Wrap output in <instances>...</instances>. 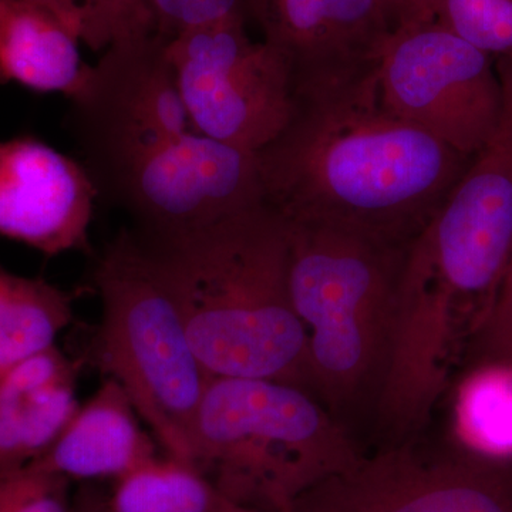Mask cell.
I'll return each mask as SVG.
<instances>
[{"label": "cell", "instance_id": "obj_1", "mask_svg": "<svg viewBox=\"0 0 512 512\" xmlns=\"http://www.w3.org/2000/svg\"><path fill=\"white\" fill-rule=\"evenodd\" d=\"M266 205L286 221L412 244L471 158L384 106L375 74L293 97L284 130L256 151Z\"/></svg>", "mask_w": 512, "mask_h": 512}, {"label": "cell", "instance_id": "obj_2", "mask_svg": "<svg viewBox=\"0 0 512 512\" xmlns=\"http://www.w3.org/2000/svg\"><path fill=\"white\" fill-rule=\"evenodd\" d=\"M138 237L156 255L208 375L274 380L311 392L281 214L262 202L187 234Z\"/></svg>", "mask_w": 512, "mask_h": 512}, {"label": "cell", "instance_id": "obj_3", "mask_svg": "<svg viewBox=\"0 0 512 512\" xmlns=\"http://www.w3.org/2000/svg\"><path fill=\"white\" fill-rule=\"evenodd\" d=\"M286 222L289 292L305 329L311 392L346 406L379 389L412 244Z\"/></svg>", "mask_w": 512, "mask_h": 512}, {"label": "cell", "instance_id": "obj_4", "mask_svg": "<svg viewBox=\"0 0 512 512\" xmlns=\"http://www.w3.org/2000/svg\"><path fill=\"white\" fill-rule=\"evenodd\" d=\"M357 457L309 390L274 380L211 377L192 429V466L232 503L266 512H293Z\"/></svg>", "mask_w": 512, "mask_h": 512}, {"label": "cell", "instance_id": "obj_5", "mask_svg": "<svg viewBox=\"0 0 512 512\" xmlns=\"http://www.w3.org/2000/svg\"><path fill=\"white\" fill-rule=\"evenodd\" d=\"M101 320L97 355L123 387L164 456L192 466V429L211 376L146 242L121 229L93 271Z\"/></svg>", "mask_w": 512, "mask_h": 512}, {"label": "cell", "instance_id": "obj_6", "mask_svg": "<svg viewBox=\"0 0 512 512\" xmlns=\"http://www.w3.org/2000/svg\"><path fill=\"white\" fill-rule=\"evenodd\" d=\"M373 74L387 109L463 156H476L500 120L497 60L436 19L394 29Z\"/></svg>", "mask_w": 512, "mask_h": 512}, {"label": "cell", "instance_id": "obj_7", "mask_svg": "<svg viewBox=\"0 0 512 512\" xmlns=\"http://www.w3.org/2000/svg\"><path fill=\"white\" fill-rule=\"evenodd\" d=\"M158 32L101 52L69 97L67 116L79 158L94 187L167 141L190 131L170 57Z\"/></svg>", "mask_w": 512, "mask_h": 512}, {"label": "cell", "instance_id": "obj_8", "mask_svg": "<svg viewBox=\"0 0 512 512\" xmlns=\"http://www.w3.org/2000/svg\"><path fill=\"white\" fill-rule=\"evenodd\" d=\"M242 22L185 30L168 42L178 92L195 133L241 150L264 148L293 109L288 67Z\"/></svg>", "mask_w": 512, "mask_h": 512}, {"label": "cell", "instance_id": "obj_9", "mask_svg": "<svg viewBox=\"0 0 512 512\" xmlns=\"http://www.w3.org/2000/svg\"><path fill=\"white\" fill-rule=\"evenodd\" d=\"M497 69L503 84L497 127L414 239L430 271L487 315L512 252V57L497 60Z\"/></svg>", "mask_w": 512, "mask_h": 512}, {"label": "cell", "instance_id": "obj_10", "mask_svg": "<svg viewBox=\"0 0 512 512\" xmlns=\"http://www.w3.org/2000/svg\"><path fill=\"white\" fill-rule=\"evenodd\" d=\"M96 191L144 238L187 234L265 202L255 153L195 131L131 161Z\"/></svg>", "mask_w": 512, "mask_h": 512}, {"label": "cell", "instance_id": "obj_11", "mask_svg": "<svg viewBox=\"0 0 512 512\" xmlns=\"http://www.w3.org/2000/svg\"><path fill=\"white\" fill-rule=\"evenodd\" d=\"M293 512H512V463L464 451L421 456L403 444L357 457L306 490Z\"/></svg>", "mask_w": 512, "mask_h": 512}, {"label": "cell", "instance_id": "obj_12", "mask_svg": "<svg viewBox=\"0 0 512 512\" xmlns=\"http://www.w3.org/2000/svg\"><path fill=\"white\" fill-rule=\"evenodd\" d=\"M256 26L288 67L295 96L370 76L396 29L380 0H262Z\"/></svg>", "mask_w": 512, "mask_h": 512}, {"label": "cell", "instance_id": "obj_13", "mask_svg": "<svg viewBox=\"0 0 512 512\" xmlns=\"http://www.w3.org/2000/svg\"><path fill=\"white\" fill-rule=\"evenodd\" d=\"M99 200L77 158L33 137L0 143V235L46 256L90 249Z\"/></svg>", "mask_w": 512, "mask_h": 512}, {"label": "cell", "instance_id": "obj_14", "mask_svg": "<svg viewBox=\"0 0 512 512\" xmlns=\"http://www.w3.org/2000/svg\"><path fill=\"white\" fill-rule=\"evenodd\" d=\"M130 397L107 377L30 468L67 480L124 476L157 456V441L144 429Z\"/></svg>", "mask_w": 512, "mask_h": 512}, {"label": "cell", "instance_id": "obj_15", "mask_svg": "<svg viewBox=\"0 0 512 512\" xmlns=\"http://www.w3.org/2000/svg\"><path fill=\"white\" fill-rule=\"evenodd\" d=\"M77 363L47 349L0 376V480L55 443L80 406Z\"/></svg>", "mask_w": 512, "mask_h": 512}, {"label": "cell", "instance_id": "obj_16", "mask_svg": "<svg viewBox=\"0 0 512 512\" xmlns=\"http://www.w3.org/2000/svg\"><path fill=\"white\" fill-rule=\"evenodd\" d=\"M63 0H0V83L72 97L89 64Z\"/></svg>", "mask_w": 512, "mask_h": 512}, {"label": "cell", "instance_id": "obj_17", "mask_svg": "<svg viewBox=\"0 0 512 512\" xmlns=\"http://www.w3.org/2000/svg\"><path fill=\"white\" fill-rule=\"evenodd\" d=\"M451 429L461 451L512 463V363L481 360L457 384Z\"/></svg>", "mask_w": 512, "mask_h": 512}, {"label": "cell", "instance_id": "obj_18", "mask_svg": "<svg viewBox=\"0 0 512 512\" xmlns=\"http://www.w3.org/2000/svg\"><path fill=\"white\" fill-rule=\"evenodd\" d=\"M72 320V293L42 278L0 271V376L55 348Z\"/></svg>", "mask_w": 512, "mask_h": 512}, {"label": "cell", "instance_id": "obj_19", "mask_svg": "<svg viewBox=\"0 0 512 512\" xmlns=\"http://www.w3.org/2000/svg\"><path fill=\"white\" fill-rule=\"evenodd\" d=\"M232 501L198 468L154 456L114 480L111 512H225Z\"/></svg>", "mask_w": 512, "mask_h": 512}, {"label": "cell", "instance_id": "obj_20", "mask_svg": "<svg viewBox=\"0 0 512 512\" xmlns=\"http://www.w3.org/2000/svg\"><path fill=\"white\" fill-rule=\"evenodd\" d=\"M440 25L494 60L512 57V0H431Z\"/></svg>", "mask_w": 512, "mask_h": 512}, {"label": "cell", "instance_id": "obj_21", "mask_svg": "<svg viewBox=\"0 0 512 512\" xmlns=\"http://www.w3.org/2000/svg\"><path fill=\"white\" fill-rule=\"evenodd\" d=\"M72 13L82 45L94 52L131 37L157 32L148 0H63Z\"/></svg>", "mask_w": 512, "mask_h": 512}, {"label": "cell", "instance_id": "obj_22", "mask_svg": "<svg viewBox=\"0 0 512 512\" xmlns=\"http://www.w3.org/2000/svg\"><path fill=\"white\" fill-rule=\"evenodd\" d=\"M157 32L168 40L185 30L220 22L258 23L262 0H148Z\"/></svg>", "mask_w": 512, "mask_h": 512}, {"label": "cell", "instance_id": "obj_23", "mask_svg": "<svg viewBox=\"0 0 512 512\" xmlns=\"http://www.w3.org/2000/svg\"><path fill=\"white\" fill-rule=\"evenodd\" d=\"M67 487V478L25 467L0 480V503L9 512H77Z\"/></svg>", "mask_w": 512, "mask_h": 512}, {"label": "cell", "instance_id": "obj_24", "mask_svg": "<svg viewBox=\"0 0 512 512\" xmlns=\"http://www.w3.org/2000/svg\"><path fill=\"white\" fill-rule=\"evenodd\" d=\"M512 338V252L510 261H508L507 269L503 282H501L500 292H498L497 302L488 319L487 325L484 326L483 332L480 333L474 345L471 346L477 352V359L490 353L491 350L503 345L508 339Z\"/></svg>", "mask_w": 512, "mask_h": 512}, {"label": "cell", "instance_id": "obj_25", "mask_svg": "<svg viewBox=\"0 0 512 512\" xmlns=\"http://www.w3.org/2000/svg\"><path fill=\"white\" fill-rule=\"evenodd\" d=\"M380 2L389 12L396 29L406 23L433 18L430 10L431 0H380Z\"/></svg>", "mask_w": 512, "mask_h": 512}, {"label": "cell", "instance_id": "obj_26", "mask_svg": "<svg viewBox=\"0 0 512 512\" xmlns=\"http://www.w3.org/2000/svg\"><path fill=\"white\" fill-rule=\"evenodd\" d=\"M481 360H503V362L512 363V338L498 346V348L491 350L490 353L481 357L477 362H481Z\"/></svg>", "mask_w": 512, "mask_h": 512}, {"label": "cell", "instance_id": "obj_27", "mask_svg": "<svg viewBox=\"0 0 512 512\" xmlns=\"http://www.w3.org/2000/svg\"><path fill=\"white\" fill-rule=\"evenodd\" d=\"M225 512H266V511L256 510V508L244 507V505L232 503L231 505H229L228 510Z\"/></svg>", "mask_w": 512, "mask_h": 512}, {"label": "cell", "instance_id": "obj_28", "mask_svg": "<svg viewBox=\"0 0 512 512\" xmlns=\"http://www.w3.org/2000/svg\"><path fill=\"white\" fill-rule=\"evenodd\" d=\"M77 512H111L109 510V507H104V508H87V510H84V511H77Z\"/></svg>", "mask_w": 512, "mask_h": 512}, {"label": "cell", "instance_id": "obj_29", "mask_svg": "<svg viewBox=\"0 0 512 512\" xmlns=\"http://www.w3.org/2000/svg\"><path fill=\"white\" fill-rule=\"evenodd\" d=\"M0 512H9L5 507H3L2 503H0Z\"/></svg>", "mask_w": 512, "mask_h": 512}]
</instances>
